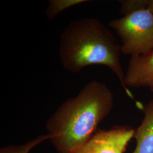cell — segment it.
<instances>
[{
  "mask_svg": "<svg viewBox=\"0 0 153 153\" xmlns=\"http://www.w3.org/2000/svg\"><path fill=\"white\" fill-rule=\"evenodd\" d=\"M121 46L113 33L97 18L71 21L61 34L59 57L66 71L78 73L91 65L107 66L132 98L131 92L124 83L126 73L121 64Z\"/></svg>",
  "mask_w": 153,
  "mask_h": 153,
  "instance_id": "7a4b0ae2",
  "label": "cell"
},
{
  "mask_svg": "<svg viewBox=\"0 0 153 153\" xmlns=\"http://www.w3.org/2000/svg\"><path fill=\"white\" fill-rule=\"evenodd\" d=\"M114 104L111 90L105 83L95 80L87 83L76 97L63 102L45 124L57 153H71L87 142Z\"/></svg>",
  "mask_w": 153,
  "mask_h": 153,
  "instance_id": "6da1fadb",
  "label": "cell"
},
{
  "mask_svg": "<svg viewBox=\"0 0 153 153\" xmlns=\"http://www.w3.org/2000/svg\"><path fill=\"white\" fill-rule=\"evenodd\" d=\"M124 83L127 87L148 88L153 93V50L131 57Z\"/></svg>",
  "mask_w": 153,
  "mask_h": 153,
  "instance_id": "5b68a950",
  "label": "cell"
},
{
  "mask_svg": "<svg viewBox=\"0 0 153 153\" xmlns=\"http://www.w3.org/2000/svg\"><path fill=\"white\" fill-rule=\"evenodd\" d=\"M121 4L120 13L124 16L140 10L148 9L149 0H123L120 1Z\"/></svg>",
  "mask_w": 153,
  "mask_h": 153,
  "instance_id": "9c48e42d",
  "label": "cell"
},
{
  "mask_svg": "<svg viewBox=\"0 0 153 153\" xmlns=\"http://www.w3.org/2000/svg\"><path fill=\"white\" fill-rule=\"evenodd\" d=\"M108 27L120 39L123 54L134 57L153 50V14L148 9L111 20Z\"/></svg>",
  "mask_w": 153,
  "mask_h": 153,
  "instance_id": "3957f363",
  "label": "cell"
},
{
  "mask_svg": "<svg viewBox=\"0 0 153 153\" xmlns=\"http://www.w3.org/2000/svg\"><path fill=\"white\" fill-rule=\"evenodd\" d=\"M51 137L48 133L41 134L21 145H9L0 149V153H29L33 148L42 142L51 140Z\"/></svg>",
  "mask_w": 153,
  "mask_h": 153,
  "instance_id": "52a82bcc",
  "label": "cell"
},
{
  "mask_svg": "<svg viewBox=\"0 0 153 153\" xmlns=\"http://www.w3.org/2000/svg\"><path fill=\"white\" fill-rule=\"evenodd\" d=\"M144 117L136 129L134 137L137 141L133 153H153V99L143 107Z\"/></svg>",
  "mask_w": 153,
  "mask_h": 153,
  "instance_id": "8992f818",
  "label": "cell"
},
{
  "mask_svg": "<svg viewBox=\"0 0 153 153\" xmlns=\"http://www.w3.org/2000/svg\"><path fill=\"white\" fill-rule=\"evenodd\" d=\"M135 131L126 126L99 129L87 142L71 153H124Z\"/></svg>",
  "mask_w": 153,
  "mask_h": 153,
  "instance_id": "277c9868",
  "label": "cell"
},
{
  "mask_svg": "<svg viewBox=\"0 0 153 153\" xmlns=\"http://www.w3.org/2000/svg\"><path fill=\"white\" fill-rule=\"evenodd\" d=\"M148 9L153 14V0H149Z\"/></svg>",
  "mask_w": 153,
  "mask_h": 153,
  "instance_id": "30bf717a",
  "label": "cell"
},
{
  "mask_svg": "<svg viewBox=\"0 0 153 153\" xmlns=\"http://www.w3.org/2000/svg\"><path fill=\"white\" fill-rule=\"evenodd\" d=\"M88 1L87 0H49L45 13L47 18L52 19L66 9Z\"/></svg>",
  "mask_w": 153,
  "mask_h": 153,
  "instance_id": "ba28073f",
  "label": "cell"
}]
</instances>
